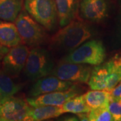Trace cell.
Returning <instances> with one entry per match:
<instances>
[{
	"label": "cell",
	"mask_w": 121,
	"mask_h": 121,
	"mask_svg": "<svg viewBox=\"0 0 121 121\" xmlns=\"http://www.w3.org/2000/svg\"><path fill=\"white\" fill-rule=\"evenodd\" d=\"M94 32L90 25L82 20H76L61 27L50 39L52 49L62 52H70L83 43L91 39Z\"/></svg>",
	"instance_id": "6da1fadb"
},
{
	"label": "cell",
	"mask_w": 121,
	"mask_h": 121,
	"mask_svg": "<svg viewBox=\"0 0 121 121\" xmlns=\"http://www.w3.org/2000/svg\"><path fill=\"white\" fill-rule=\"evenodd\" d=\"M121 81V52L114 55L108 61L92 69L88 85L91 90L111 91Z\"/></svg>",
	"instance_id": "7a4b0ae2"
},
{
	"label": "cell",
	"mask_w": 121,
	"mask_h": 121,
	"mask_svg": "<svg viewBox=\"0 0 121 121\" xmlns=\"http://www.w3.org/2000/svg\"><path fill=\"white\" fill-rule=\"evenodd\" d=\"M55 67L49 52L44 48L35 47L29 51L23 73L27 79L36 81L51 75Z\"/></svg>",
	"instance_id": "3957f363"
},
{
	"label": "cell",
	"mask_w": 121,
	"mask_h": 121,
	"mask_svg": "<svg viewBox=\"0 0 121 121\" xmlns=\"http://www.w3.org/2000/svg\"><path fill=\"white\" fill-rule=\"evenodd\" d=\"M22 43L28 47H39L48 39L46 29L35 20L26 10H22L15 20Z\"/></svg>",
	"instance_id": "277c9868"
},
{
	"label": "cell",
	"mask_w": 121,
	"mask_h": 121,
	"mask_svg": "<svg viewBox=\"0 0 121 121\" xmlns=\"http://www.w3.org/2000/svg\"><path fill=\"white\" fill-rule=\"evenodd\" d=\"M106 49L102 41L87 40L63 59V61L96 66L104 61Z\"/></svg>",
	"instance_id": "5b68a950"
},
{
	"label": "cell",
	"mask_w": 121,
	"mask_h": 121,
	"mask_svg": "<svg viewBox=\"0 0 121 121\" xmlns=\"http://www.w3.org/2000/svg\"><path fill=\"white\" fill-rule=\"evenodd\" d=\"M24 9L47 30L55 29L58 15L54 0H24Z\"/></svg>",
	"instance_id": "8992f818"
},
{
	"label": "cell",
	"mask_w": 121,
	"mask_h": 121,
	"mask_svg": "<svg viewBox=\"0 0 121 121\" xmlns=\"http://www.w3.org/2000/svg\"><path fill=\"white\" fill-rule=\"evenodd\" d=\"M31 108L26 100L13 95L0 98V121H28Z\"/></svg>",
	"instance_id": "52a82bcc"
},
{
	"label": "cell",
	"mask_w": 121,
	"mask_h": 121,
	"mask_svg": "<svg viewBox=\"0 0 121 121\" xmlns=\"http://www.w3.org/2000/svg\"><path fill=\"white\" fill-rule=\"evenodd\" d=\"M92 68L90 65L63 61L55 67L51 75L62 80L73 83H87Z\"/></svg>",
	"instance_id": "ba28073f"
},
{
	"label": "cell",
	"mask_w": 121,
	"mask_h": 121,
	"mask_svg": "<svg viewBox=\"0 0 121 121\" xmlns=\"http://www.w3.org/2000/svg\"><path fill=\"white\" fill-rule=\"evenodd\" d=\"M29 51L24 44L9 49L2 59L1 70L12 78L17 77L24 68Z\"/></svg>",
	"instance_id": "9c48e42d"
},
{
	"label": "cell",
	"mask_w": 121,
	"mask_h": 121,
	"mask_svg": "<svg viewBox=\"0 0 121 121\" xmlns=\"http://www.w3.org/2000/svg\"><path fill=\"white\" fill-rule=\"evenodd\" d=\"M76 86L77 83L67 90L53 91L36 97H30L26 99V101L32 107L41 106H61L69 99L79 95L81 90Z\"/></svg>",
	"instance_id": "30bf717a"
},
{
	"label": "cell",
	"mask_w": 121,
	"mask_h": 121,
	"mask_svg": "<svg viewBox=\"0 0 121 121\" xmlns=\"http://www.w3.org/2000/svg\"><path fill=\"white\" fill-rule=\"evenodd\" d=\"M78 13L84 20L88 22H102L108 16V1L107 0H80Z\"/></svg>",
	"instance_id": "8fae6325"
},
{
	"label": "cell",
	"mask_w": 121,
	"mask_h": 121,
	"mask_svg": "<svg viewBox=\"0 0 121 121\" xmlns=\"http://www.w3.org/2000/svg\"><path fill=\"white\" fill-rule=\"evenodd\" d=\"M75 84L71 82L62 80L52 75V76H46L36 80L30 88L29 95L30 97H36L53 91L67 90Z\"/></svg>",
	"instance_id": "7c38bea8"
},
{
	"label": "cell",
	"mask_w": 121,
	"mask_h": 121,
	"mask_svg": "<svg viewBox=\"0 0 121 121\" xmlns=\"http://www.w3.org/2000/svg\"><path fill=\"white\" fill-rule=\"evenodd\" d=\"M58 15V22L63 27L76 19L80 0H54Z\"/></svg>",
	"instance_id": "4fadbf2b"
},
{
	"label": "cell",
	"mask_w": 121,
	"mask_h": 121,
	"mask_svg": "<svg viewBox=\"0 0 121 121\" xmlns=\"http://www.w3.org/2000/svg\"><path fill=\"white\" fill-rule=\"evenodd\" d=\"M0 44L8 48L22 44L15 24L0 20Z\"/></svg>",
	"instance_id": "5bb4252c"
},
{
	"label": "cell",
	"mask_w": 121,
	"mask_h": 121,
	"mask_svg": "<svg viewBox=\"0 0 121 121\" xmlns=\"http://www.w3.org/2000/svg\"><path fill=\"white\" fill-rule=\"evenodd\" d=\"M86 102L91 109L108 108L112 100L111 91L101 90H92L83 94Z\"/></svg>",
	"instance_id": "9a60e30c"
},
{
	"label": "cell",
	"mask_w": 121,
	"mask_h": 121,
	"mask_svg": "<svg viewBox=\"0 0 121 121\" xmlns=\"http://www.w3.org/2000/svg\"><path fill=\"white\" fill-rule=\"evenodd\" d=\"M23 4L24 0H0V20L15 22Z\"/></svg>",
	"instance_id": "2e32d148"
},
{
	"label": "cell",
	"mask_w": 121,
	"mask_h": 121,
	"mask_svg": "<svg viewBox=\"0 0 121 121\" xmlns=\"http://www.w3.org/2000/svg\"><path fill=\"white\" fill-rule=\"evenodd\" d=\"M63 113L61 106H41L32 107L28 114V120L32 121H41L56 118Z\"/></svg>",
	"instance_id": "e0dca14e"
},
{
	"label": "cell",
	"mask_w": 121,
	"mask_h": 121,
	"mask_svg": "<svg viewBox=\"0 0 121 121\" xmlns=\"http://www.w3.org/2000/svg\"><path fill=\"white\" fill-rule=\"evenodd\" d=\"M12 77L0 71V98L13 96L21 90L22 86L16 83Z\"/></svg>",
	"instance_id": "ac0fdd59"
},
{
	"label": "cell",
	"mask_w": 121,
	"mask_h": 121,
	"mask_svg": "<svg viewBox=\"0 0 121 121\" xmlns=\"http://www.w3.org/2000/svg\"><path fill=\"white\" fill-rule=\"evenodd\" d=\"M63 113L80 114L87 113L90 111L91 108L86 102L83 95H78L67 100L61 106Z\"/></svg>",
	"instance_id": "d6986e66"
},
{
	"label": "cell",
	"mask_w": 121,
	"mask_h": 121,
	"mask_svg": "<svg viewBox=\"0 0 121 121\" xmlns=\"http://www.w3.org/2000/svg\"><path fill=\"white\" fill-rule=\"evenodd\" d=\"M90 121H112L113 117L108 108H98L91 109L88 112Z\"/></svg>",
	"instance_id": "ffe728a7"
},
{
	"label": "cell",
	"mask_w": 121,
	"mask_h": 121,
	"mask_svg": "<svg viewBox=\"0 0 121 121\" xmlns=\"http://www.w3.org/2000/svg\"><path fill=\"white\" fill-rule=\"evenodd\" d=\"M108 110L111 113L114 121H121V102L111 100L108 106Z\"/></svg>",
	"instance_id": "44dd1931"
},
{
	"label": "cell",
	"mask_w": 121,
	"mask_h": 121,
	"mask_svg": "<svg viewBox=\"0 0 121 121\" xmlns=\"http://www.w3.org/2000/svg\"><path fill=\"white\" fill-rule=\"evenodd\" d=\"M116 35L118 42L119 43H121V0H118V12L117 17Z\"/></svg>",
	"instance_id": "7402d4cb"
},
{
	"label": "cell",
	"mask_w": 121,
	"mask_h": 121,
	"mask_svg": "<svg viewBox=\"0 0 121 121\" xmlns=\"http://www.w3.org/2000/svg\"><path fill=\"white\" fill-rule=\"evenodd\" d=\"M112 100L121 102V81L111 90Z\"/></svg>",
	"instance_id": "603a6c76"
},
{
	"label": "cell",
	"mask_w": 121,
	"mask_h": 121,
	"mask_svg": "<svg viewBox=\"0 0 121 121\" xmlns=\"http://www.w3.org/2000/svg\"><path fill=\"white\" fill-rule=\"evenodd\" d=\"M9 51V48L6 47H4L0 44V60L3 59V57L5 56V55Z\"/></svg>",
	"instance_id": "cb8c5ba5"
},
{
	"label": "cell",
	"mask_w": 121,
	"mask_h": 121,
	"mask_svg": "<svg viewBox=\"0 0 121 121\" xmlns=\"http://www.w3.org/2000/svg\"><path fill=\"white\" fill-rule=\"evenodd\" d=\"M78 118L79 121H89L88 118V112L87 113H80V114H78Z\"/></svg>",
	"instance_id": "d4e9b609"
}]
</instances>
